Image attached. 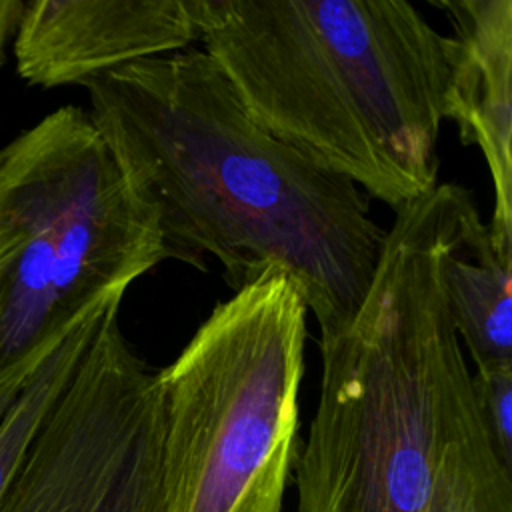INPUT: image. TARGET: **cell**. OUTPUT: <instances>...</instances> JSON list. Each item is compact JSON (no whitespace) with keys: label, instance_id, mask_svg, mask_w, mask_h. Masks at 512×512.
Segmentation results:
<instances>
[{"label":"cell","instance_id":"6da1fadb","mask_svg":"<svg viewBox=\"0 0 512 512\" xmlns=\"http://www.w3.org/2000/svg\"><path fill=\"white\" fill-rule=\"evenodd\" d=\"M88 116L166 258L222 266L232 290L268 268L298 288L320 334L362 306L386 228L348 178L262 128L202 48L94 78Z\"/></svg>","mask_w":512,"mask_h":512},{"label":"cell","instance_id":"7a4b0ae2","mask_svg":"<svg viewBox=\"0 0 512 512\" xmlns=\"http://www.w3.org/2000/svg\"><path fill=\"white\" fill-rule=\"evenodd\" d=\"M478 220L456 182L394 212L362 306L320 334L298 512H512V470L482 420L442 280Z\"/></svg>","mask_w":512,"mask_h":512},{"label":"cell","instance_id":"3957f363","mask_svg":"<svg viewBox=\"0 0 512 512\" xmlns=\"http://www.w3.org/2000/svg\"><path fill=\"white\" fill-rule=\"evenodd\" d=\"M202 50L270 134L394 212L438 184L448 38L408 0H200Z\"/></svg>","mask_w":512,"mask_h":512},{"label":"cell","instance_id":"277c9868","mask_svg":"<svg viewBox=\"0 0 512 512\" xmlns=\"http://www.w3.org/2000/svg\"><path fill=\"white\" fill-rule=\"evenodd\" d=\"M168 260L88 110L66 104L0 148V388L22 386L112 296Z\"/></svg>","mask_w":512,"mask_h":512},{"label":"cell","instance_id":"5b68a950","mask_svg":"<svg viewBox=\"0 0 512 512\" xmlns=\"http://www.w3.org/2000/svg\"><path fill=\"white\" fill-rule=\"evenodd\" d=\"M308 308L268 268L162 370L164 512H280L300 440Z\"/></svg>","mask_w":512,"mask_h":512},{"label":"cell","instance_id":"8992f818","mask_svg":"<svg viewBox=\"0 0 512 512\" xmlns=\"http://www.w3.org/2000/svg\"><path fill=\"white\" fill-rule=\"evenodd\" d=\"M122 298L104 308L0 512H164L162 394L120 328Z\"/></svg>","mask_w":512,"mask_h":512},{"label":"cell","instance_id":"52a82bcc","mask_svg":"<svg viewBox=\"0 0 512 512\" xmlns=\"http://www.w3.org/2000/svg\"><path fill=\"white\" fill-rule=\"evenodd\" d=\"M200 0H30L14 58L40 88L84 86L128 64L194 48Z\"/></svg>","mask_w":512,"mask_h":512},{"label":"cell","instance_id":"ba28073f","mask_svg":"<svg viewBox=\"0 0 512 512\" xmlns=\"http://www.w3.org/2000/svg\"><path fill=\"white\" fill-rule=\"evenodd\" d=\"M452 26L444 120L476 146L494 188L490 236L512 248V0H430Z\"/></svg>","mask_w":512,"mask_h":512},{"label":"cell","instance_id":"9c48e42d","mask_svg":"<svg viewBox=\"0 0 512 512\" xmlns=\"http://www.w3.org/2000/svg\"><path fill=\"white\" fill-rule=\"evenodd\" d=\"M452 324L476 370L512 364V248L478 220L442 268Z\"/></svg>","mask_w":512,"mask_h":512},{"label":"cell","instance_id":"30bf717a","mask_svg":"<svg viewBox=\"0 0 512 512\" xmlns=\"http://www.w3.org/2000/svg\"><path fill=\"white\" fill-rule=\"evenodd\" d=\"M124 296V294H116ZM112 296V298H116ZM110 298V300H112ZM108 300V302H110ZM100 306L82 324H78L60 346L26 378L16 400L0 420V498L12 482L42 418L66 386L80 356L90 344L104 308Z\"/></svg>","mask_w":512,"mask_h":512},{"label":"cell","instance_id":"8fae6325","mask_svg":"<svg viewBox=\"0 0 512 512\" xmlns=\"http://www.w3.org/2000/svg\"><path fill=\"white\" fill-rule=\"evenodd\" d=\"M482 420L500 460L512 470V364H496L472 372Z\"/></svg>","mask_w":512,"mask_h":512},{"label":"cell","instance_id":"7c38bea8","mask_svg":"<svg viewBox=\"0 0 512 512\" xmlns=\"http://www.w3.org/2000/svg\"><path fill=\"white\" fill-rule=\"evenodd\" d=\"M26 0H0V66L6 58V46L16 36Z\"/></svg>","mask_w":512,"mask_h":512},{"label":"cell","instance_id":"4fadbf2b","mask_svg":"<svg viewBox=\"0 0 512 512\" xmlns=\"http://www.w3.org/2000/svg\"><path fill=\"white\" fill-rule=\"evenodd\" d=\"M20 388H22V386H6V388H0V420H2V416L6 414V410L10 408V404L16 400Z\"/></svg>","mask_w":512,"mask_h":512}]
</instances>
